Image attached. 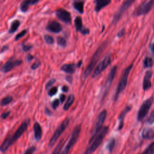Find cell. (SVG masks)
<instances>
[{"label": "cell", "mask_w": 154, "mask_h": 154, "mask_svg": "<svg viewBox=\"0 0 154 154\" xmlns=\"http://www.w3.org/2000/svg\"><path fill=\"white\" fill-rule=\"evenodd\" d=\"M20 21L19 20H14V21H13L10 25V27L9 28V33L10 34H13L14 32L16 31V30L17 29V28H19V26H20Z\"/></svg>", "instance_id": "23"}, {"label": "cell", "mask_w": 154, "mask_h": 154, "mask_svg": "<svg viewBox=\"0 0 154 154\" xmlns=\"http://www.w3.org/2000/svg\"><path fill=\"white\" fill-rule=\"evenodd\" d=\"M131 109V106H126L121 112L119 116V125H118V129L121 130L124 126V119L126 114L130 111Z\"/></svg>", "instance_id": "17"}, {"label": "cell", "mask_w": 154, "mask_h": 154, "mask_svg": "<svg viewBox=\"0 0 154 154\" xmlns=\"http://www.w3.org/2000/svg\"><path fill=\"white\" fill-rule=\"evenodd\" d=\"M75 28L77 31H81L83 28L82 18L80 16H77L75 19Z\"/></svg>", "instance_id": "25"}, {"label": "cell", "mask_w": 154, "mask_h": 154, "mask_svg": "<svg viewBox=\"0 0 154 154\" xmlns=\"http://www.w3.org/2000/svg\"><path fill=\"white\" fill-rule=\"evenodd\" d=\"M142 136L146 139H153L154 138V131L150 128H145L143 131Z\"/></svg>", "instance_id": "22"}, {"label": "cell", "mask_w": 154, "mask_h": 154, "mask_svg": "<svg viewBox=\"0 0 154 154\" xmlns=\"http://www.w3.org/2000/svg\"><path fill=\"white\" fill-rule=\"evenodd\" d=\"M59 105H60V100L58 99H56L52 102V107L53 109H55L59 106Z\"/></svg>", "instance_id": "40"}, {"label": "cell", "mask_w": 154, "mask_h": 154, "mask_svg": "<svg viewBox=\"0 0 154 154\" xmlns=\"http://www.w3.org/2000/svg\"><path fill=\"white\" fill-rule=\"evenodd\" d=\"M66 95L65 94H61L60 95V102H61V103H63V102H64V101L65 100V99H66Z\"/></svg>", "instance_id": "45"}, {"label": "cell", "mask_w": 154, "mask_h": 154, "mask_svg": "<svg viewBox=\"0 0 154 154\" xmlns=\"http://www.w3.org/2000/svg\"><path fill=\"white\" fill-rule=\"evenodd\" d=\"M33 130L34 134V138L37 141H38L41 140L42 137V129L40 125L35 122L33 125Z\"/></svg>", "instance_id": "18"}, {"label": "cell", "mask_w": 154, "mask_h": 154, "mask_svg": "<svg viewBox=\"0 0 154 154\" xmlns=\"http://www.w3.org/2000/svg\"><path fill=\"white\" fill-rule=\"evenodd\" d=\"M74 8L80 13H84V2L83 1H76L73 3Z\"/></svg>", "instance_id": "26"}, {"label": "cell", "mask_w": 154, "mask_h": 154, "mask_svg": "<svg viewBox=\"0 0 154 154\" xmlns=\"http://www.w3.org/2000/svg\"><path fill=\"white\" fill-rule=\"evenodd\" d=\"M82 34H84V35H86V34H88L89 32H90V31L88 28H85V27H83L82 29H81V31H80Z\"/></svg>", "instance_id": "43"}, {"label": "cell", "mask_w": 154, "mask_h": 154, "mask_svg": "<svg viewBox=\"0 0 154 154\" xmlns=\"http://www.w3.org/2000/svg\"><path fill=\"white\" fill-rule=\"evenodd\" d=\"M147 122L149 124H152L154 122V109L151 112L150 116H149L147 120Z\"/></svg>", "instance_id": "36"}, {"label": "cell", "mask_w": 154, "mask_h": 154, "mask_svg": "<svg viewBox=\"0 0 154 154\" xmlns=\"http://www.w3.org/2000/svg\"><path fill=\"white\" fill-rule=\"evenodd\" d=\"M33 58H34V57H33L32 55H31L30 54H28V55H27V56H26V60H27L28 61H31Z\"/></svg>", "instance_id": "46"}, {"label": "cell", "mask_w": 154, "mask_h": 154, "mask_svg": "<svg viewBox=\"0 0 154 154\" xmlns=\"http://www.w3.org/2000/svg\"><path fill=\"white\" fill-rule=\"evenodd\" d=\"M125 34V29H122L120 31H119V32L117 33V36L119 37H123Z\"/></svg>", "instance_id": "44"}, {"label": "cell", "mask_w": 154, "mask_h": 154, "mask_svg": "<svg viewBox=\"0 0 154 154\" xmlns=\"http://www.w3.org/2000/svg\"><path fill=\"white\" fill-rule=\"evenodd\" d=\"M132 67H133V65L131 64L129 66H128L125 69V70L123 71L122 76L121 77V79H120V80L119 81V85H118V87H117V88L115 96H114V100H117L120 94L126 88V84H127V81H128V78L129 73H130Z\"/></svg>", "instance_id": "5"}, {"label": "cell", "mask_w": 154, "mask_h": 154, "mask_svg": "<svg viewBox=\"0 0 154 154\" xmlns=\"http://www.w3.org/2000/svg\"><path fill=\"white\" fill-rule=\"evenodd\" d=\"M151 51H152V53L154 54V43L151 46Z\"/></svg>", "instance_id": "48"}, {"label": "cell", "mask_w": 154, "mask_h": 154, "mask_svg": "<svg viewBox=\"0 0 154 154\" xmlns=\"http://www.w3.org/2000/svg\"><path fill=\"white\" fill-rule=\"evenodd\" d=\"M69 122H70V120H69V118L65 119L61 122V123L57 128L54 134H53V135L52 136L51 138L49 140V142L48 143V146L49 147H52L55 144V143H56V141H57V140L58 139L60 136L63 134V132L64 131V130L68 126V125L69 124Z\"/></svg>", "instance_id": "6"}, {"label": "cell", "mask_w": 154, "mask_h": 154, "mask_svg": "<svg viewBox=\"0 0 154 154\" xmlns=\"http://www.w3.org/2000/svg\"><path fill=\"white\" fill-rule=\"evenodd\" d=\"M153 102V97L152 96L146 100L141 105L137 114V120L140 122L143 120L147 114Z\"/></svg>", "instance_id": "7"}, {"label": "cell", "mask_w": 154, "mask_h": 154, "mask_svg": "<svg viewBox=\"0 0 154 154\" xmlns=\"http://www.w3.org/2000/svg\"><path fill=\"white\" fill-rule=\"evenodd\" d=\"M10 112H10V111H5V112H4L3 113L1 114V117L2 119H7V118L10 116Z\"/></svg>", "instance_id": "41"}, {"label": "cell", "mask_w": 154, "mask_h": 154, "mask_svg": "<svg viewBox=\"0 0 154 154\" xmlns=\"http://www.w3.org/2000/svg\"><path fill=\"white\" fill-rule=\"evenodd\" d=\"M115 143H116V140H115V139H114V138H111V139L109 141V142H108V143L106 147H107V149L109 150V151L110 152H111L112 150H113V149H114V146H115Z\"/></svg>", "instance_id": "32"}, {"label": "cell", "mask_w": 154, "mask_h": 154, "mask_svg": "<svg viewBox=\"0 0 154 154\" xmlns=\"http://www.w3.org/2000/svg\"><path fill=\"white\" fill-rule=\"evenodd\" d=\"M135 0H125L112 18V23L116 24L120 19L123 14L129 8Z\"/></svg>", "instance_id": "9"}, {"label": "cell", "mask_w": 154, "mask_h": 154, "mask_svg": "<svg viewBox=\"0 0 154 154\" xmlns=\"http://www.w3.org/2000/svg\"><path fill=\"white\" fill-rule=\"evenodd\" d=\"M116 72H117V66H114L111 70H110L109 74H108V76L107 77V79H106V81L105 82V90H104V92H103V98L105 97V96H106L113 80H114V78L116 76Z\"/></svg>", "instance_id": "14"}, {"label": "cell", "mask_w": 154, "mask_h": 154, "mask_svg": "<svg viewBox=\"0 0 154 154\" xmlns=\"http://www.w3.org/2000/svg\"><path fill=\"white\" fill-rule=\"evenodd\" d=\"M111 57L109 54L106 55L103 60H102L97 67L95 68L93 75L92 78H96L99 76L111 63Z\"/></svg>", "instance_id": "10"}, {"label": "cell", "mask_w": 154, "mask_h": 154, "mask_svg": "<svg viewBox=\"0 0 154 154\" xmlns=\"http://www.w3.org/2000/svg\"><path fill=\"white\" fill-rule=\"evenodd\" d=\"M27 32V30L26 29H23L22 31H20L19 33H18L16 37H15V40L17 41L18 40H19L20 38H21L22 37H23Z\"/></svg>", "instance_id": "34"}, {"label": "cell", "mask_w": 154, "mask_h": 154, "mask_svg": "<svg viewBox=\"0 0 154 154\" xmlns=\"http://www.w3.org/2000/svg\"><path fill=\"white\" fill-rule=\"evenodd\" d=\"M76 67L75 64H65L61 67V70L67 73L72 74L75 72Z\"/></svg>", "instance_id": "21"}, {"label": "cell", "mask_w": 154, "mask_h": 154, "mask_svg": "<svg viewBox=\"0 0 154 154\" xmlns=\"http://www.w3.org/2000/svg\"><path fill=\"white\" fill-rule=\"evenodd\" d=\"M154 5V0H148L141 4L135 10L134 14L136 16H141L147 14Z\"/></svg>", "instance_id": "8"}, {"label": "cell", "mask_w": 154, "mask_h": 154, "mask_svg": "<svg viewBox=\"0 0 154 154\" xmlns=\"http://www.w3.org/2000/svg\"><path fill=\"white\" fill-rule=\"evenodd\" d=\"M22 63L21 60H10L7 61L1 67V72L3 73H7L15 67L20 65Z\"/></svg>", "instance_id": "13"}, {"label": "cell", "mask_w": 154, "mask_h": 154, "mask_svg": "<svg viewBox=\"0 0 154 154\" xmlns=\"http://www.w3.org/2000/svg\"><path fill=\"white\" fill-rule=\"evenodd\" d=\"M44 39H45L46 43H48V44H50V45L53 44L54 42V38L52 36H51L49 35H48V34L44 35Z\"/></svg>", "instance_id": "33"}, {"label": "cell", "mask_w": 154, "mask_h": 154, "mask_svg": "<svg viewBox=\"0 0 154 154\" xmlns=\"http://www.w3.org/2000/svg\"><path fill=\"white\" fill-rule=\"evenodd\" d=\"M62 90H63L64 92H67L68 90H69V87H68L67 85H64V86L62 87Z\"/></svg>", "instance_id": "47"}, {"label": "cell", "mask_w": 154, "mask_h": 154, "mask_svg": "<svg viewBox=\"0 0 154 154\" xmlns=\"http://www.w3.org/2000/svg\"><path fill=\"white\" fill-rule=\"evenodd\" d=\"M111 2V0H95V7L94 10L98 12L103 8L108 5Z\"/></svg>", "instance_id": "20"}, {"label": "cell", "mask_w": 154, "mask_h": 154, "mask_svg": "<svg viewBox=\"0 0 154 154\" xmlns=\"http://www.w3.org/2000/svg\"><path fill=\"white\" fill-rule=\"evenodd\" d=\"M63 145H64V142H63V140H62L57 144V146H56V147L54 150V151L52 153V154H60L61 151V150H62Z\"/></svg>", "instance_id": "30"}, {"label": "cell", "mask_w": 154, "mask_h": 154, "mask_svg": "<svg viewBox=\"0 0 154 154\" xmlns=\"http://www.w3.org/2000/svg\"><path fill=\"white\" fill-rule=\"evenodd\" d=\"M35 150H36V147L35 146H31L25 150L24 154H33L35 151Z\"/></svg>", "instance_id": "37"}, {"label": "cell", "mask_w": 154, "mask_h": 154, "mask_svg": "<svg viewBox=\"0 0 154 154\" xmlns=\"http://www.w3.org/2000/svg\"><path fill=\"white\" fill-rule=\"evenodd\" d=\"M55 81H56V80H55V79H50V80L46 83V86H45V88H46V90H48L49 88H50V87L55 82Z\"/></svg>", "instance_id": "39"}, {"label": "cell", "mask_w": 154, "mask_h": 154, "mask_svg": "<svg viewBox=\"0 0 154 154\" xmlns=\"http://www.w3.org/2000/svg\"><path fill=\"white\" fill-rule=\"evenodd\" d=\"M107 45V42H105L103 43H102L97 49V50L95 51V52L94 53V54L93 55L91 60L88 64V65L87 66V67H86L85 70H84L83 75H82V78L83 79H85L88 77V76L91 73V72L93 71L94 67H95L97 61L99 60L101 54H102L103 51H104V49H105L106 46Z\"/></svg>", "instance_id": "3"}, {"label": "cell", "mask_w": 154, "mask_h": 154, "mask_svg": "<svg viewBox=\"0 0 154 154\" xmlns=\"http://www.w3.org/2000/svg\"><path fill=\"white\" fill-rule=\"evenodd\" d=\"M57 41V44L59 46H60L61 47H65L66 46L67 42L64 38H63L62 37H58Z\"/></svg>", "instance_id": "31"}, {"label": "cell", "mask_w": 154, "mask_h": 154, "mask_svg": "<svg viewBox=\"0 0 154 154\" xmlns=\"http://www.w3.org/2000/svg\"><path fill=\"white\" fill-rule=\"evenodd\" d=\"M81 130V126L80 125H78L75 127V128L73 129V130L71 134V135L70 137V138H69L67 143L66 144V145L65 146L64 149L61 151L60 154H68L69 153L70 150L72 148V147L76 143L77 140L78 138V137L80 134Z\"/></svg>", "instance_id": "4"}, {"label": "cell", "mask_w": 154, "mask_h": 154, "mask_svg": "<svg viewBox=\"0 0 154 154\" xmlns=\"http://www.w3.org/2000/svg\"><path fill=\"white\" fill-rule=\"evenodd\" d=\"M152 76V72L151 70H148L146 72L143 82V88L144 90H148L152 86L150 79Z\"/></svg>", "instance_id": "16"}, {"label": "cell", "mask_w": 154, "mask_h": 154, "mask_svg": "<svg viewBox=\"0 0 154 154\" xmlns=\"http://www.w3.org/2000/svg\"><path fill=\"white\" fill-rule=\"evenodd\" d=\"M29 119H27L25 120H24L12 135L7 137L4 140V141L0 146V150L2 153H5L9 149V147L13 144H14L26 131L28 126L29 124Z\"/></svg>", "instance_id": "1"}, {"label": "cell", "mask_w": 154, "mask_h": 154, "mask_svg": "<svg viewBox=\"0 0 154 154\" xmlns=\"http://www.w3.org/2000/svg\"><path fill=\"white\" fill-rule=\"evenodd\" d=\"M153 65V60L151 57H147L145 58L143 61V66L146 68L151 67Z\"/></svg>", "instance_id": "29"}, {"label": "cell", "mask_w": 154, "mask_h": 154, "mask_svg": "<svg viewBox=\"0 0 154 154\" xmlns=\"http://www.w3.org/2000/svg\"><path fill=\"white\" fill-rule=\"evenodd\" d=\"M41 63H40V61L39 60H37L36 61H35L31 66V69H32V70H35L37 69L40 66Z\"/></svg>", "instance_id": "38"}, {"label": "cell", "mask_w": 154, "mask_h": 154, "mask_svg": "<svg viewBox=\"0 0 154 154\" xmlns=\"http://www.w3.org/2000/svg\"><path fill=\"white\" fill-rule=\"evenodd\" d=\"M139 154H154V141L150 143L142 153Z\"/></svg>", "instance_id": "28"}, {"label": "cell", "mask_w": 154, "mask_h": 154, "mask_svg": "<svg viewBox=\"0 0 154 154\" xmlns=\"http://www.w3.org/2000/svg\"><path fill=\"white\" fill-rule=\"evenodd\" d=\"M57 91H58V88L57 87H53L51 89H49L48 91V94L50 96H53L57 93Z\"/></svg>", "instance_id": "35"}, {"label": "cell", "mask_w": 154, "mask_h": 154, "mask_svg": "<svg viewBox=\"0 0 154 154\" xmlns=\"http://www.w3.org/2000/svg\"><path fill=\"white\" fill-rule=\"evenodd\" d=\"M13 97L11 96H7L4 97H3L1 100L0 101V105L2 106H5L10 103L13 101Z\"/></svg>", "instance_id": "27"}, {"label": "cell", "mask_w": 154, "mask_h": 154, "mask_svg": "<svg viewBox=\"0 0 154 154\" xmlns=\"http://www.w3.org/2000/svg\"><path fill=\"white\" fill-rule=\"evenodd\" d=\"M55 14L57 17L62 22L67 24L71 23V22H72L71 14L68 11L63 8H59L57 10Z\"/></svg>", "instance_id": "12"}, {"label": "cell", "mask_w": 154, "mask_h": 154, "mask_svg": "<svg viewBox=\"0 0 154 154\" xmlns=\"http://www.w3.org/2000/svg\"><path fill=\"white\" fill-rule=\"evenodd\" d=\"M108 131L107 126L102 127L96 135L92 136L89 141L88 146L83 154H92L102 143Z\"/></svg>", "instance_id": "2"}, {"label": "cell", "mask_w": 154, "mask_h": 154, "mask_svg": "<svg viewBox=\"0 0 154 154\" xmlns=\"http://www.w3.org/2000/svg\"><path fill=\"white\" fill-rule=\"evenodd\" d=\"M31 48H32V46L30 45H22V49L25 52L28 51Z\"/></svg>", "instance_id": "42"}, {"label": "cell", "mask_w": 154, "mask_h": 154, "mask_svg": "<svg viewBox=\"0 0 154 154\" xmlns=\"http://www.w3.org/2000/svg\"><path fill=\"white\" fill-rule=\"evenodd\" d=\"M40 0H23L20 5V10L22 12H26L28 11L30 5H34L37 3Z\"/></svg>", "instance_id": "19"}, {"label": "cell", "mask_w": 154, "mask_h": 154, "mask_svg": "<svg viewBox=\"0 0 154 154\" xmlns=\"http://www.w3.org/2000/svg\"><path fill=\"white\" fill-rule=\"evenodd\" d=\"M46 29L52 32L58 33L62 30V26L57 21H51L46 26Z\"/></svg>", "instance_id": "15"}, {"label": "cell", "mask_w": 154, "mask_h": 154, "mask_svg": "<svg viewBox=\"0 0 154 154\" xmlns=\"http://www.w3.org/2000/svg\"><path fill=\"white\" fill-rule=\"evenodd\" d=\"M106 115H107V111L106 110H103L99 114L93 131L92 136H94L95 135H96L98 133V132L101 129V128H102L103 124L105 120Z\"/></svg>", "instance_id": "11"}, {"label": "cell", "mask_w": 154, "mask_h": 154, "mask_svg": "<svg viewBox=\"0 0 154 154\" xmlns=\"http://www.w3.org/2000/svg\"><path fill=\"white\" fill-rule=\"evenodd\" d=\"M75 100V97L73 94H70L65 103V104L63 106V109L64 110H67L72 105V103H73Z\"/></svg>", "instance_id": "24"}]
</instances>
